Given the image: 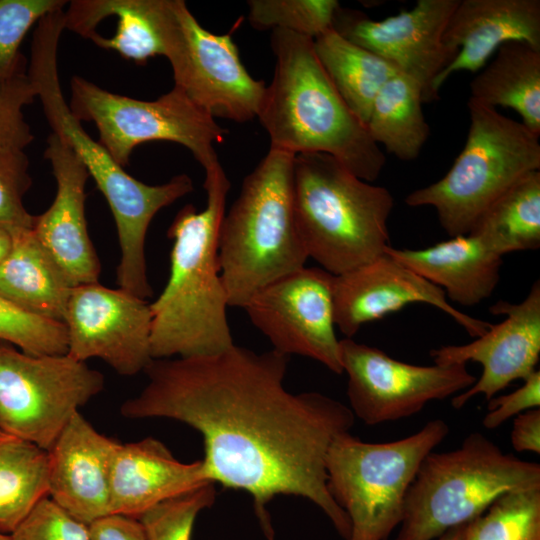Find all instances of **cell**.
<instances>
[{
  "mask_svg": "<svg viewBox=\"0 0 540 540\" xmlns=\"http://www.w3.org/2000/svg\"><path fill=\"white\" fill-rule=\"evenodd\" d=\"M289 356L236 346L214 355L152 359L142 391L120 408L126 418H168L203 436L208 479L248 492L269 540L266 505L278 495L306 498L349 540L351 525L327 488L326 456L355 416L319 392L284 386Z\"/></svg>",
  "mask_w": 540,
  "mask_h": 540,
  "instance_id": "1",
  "label": "cell"
},
{
  "mask_svg": "<svg viewBox=\"0 0 540 540\" xmlns=\"http://www.w3.org/2000/svg\"><path fill=\"white\" fill-rule=\"evenodd\" d=\"M230 186L220 162L205 170L206 207L197 211L192 204L185 205L168 229L173 241L170 274L150 303L153 359L214 355L234 345L218 262Z\"/></svg>",
  "mask_w": 540,
  "mask_h": 540,
  "instance_id": "2",
  "label": "cell"
},
{
  "mask_svg": "<svg viewBox=\"0 0 540 540\" xmlns=\"http://www.w3.org/2000/svg\"><path fill=\"white\" fill-rule=\"evenodd\" d=\"M64 11L43 17L33 34L28 76L52 133L76 154L112 211L121 250L116 276L119 288L141 298L152 297L145 259V239L153 217L193 191L187 174L161 185L145 184L120 166L107 149L92 139L71 112L59 79L57 52L64 30Z\"/></svg>",
  "mask_w": 540,
  "mask_h": 540,
  "instance_id": "3",
  "label": "cell"
},
{
  "mask_svg": "<svg viewBox=\"0 0 540 540\" xmlns=\"http://www.w3.org/2000/svg\"><path fill=\"white\" fill-rule=\"evenodd\" d=\"M270 44L275 71L257 115L270 148L328 154L358 178L374 182L386 156L333 85L313 39L275 29Z\"/></svg>",
  "mask_w": 540,
  "mask_h": 540,
  "instance_id": "4",
  "label": "cell"
},
{
  "mask_svg": "<svg viewBox=\"0 0 540 540\" xmlns=\"http://www.w3.org/2000/svg\"><path fill=\"white\" fill-rule=\"evenodd\" d=\"M294 157L270 148L224 214L218 262L229 306L243 308L265 286L305 267L293 205Z\"/></svg>",
  "mask_w": 540,
  "mask_h": 540,
  "instance_id": "5",
  "label": "cell"
},
{
  "mask_svg": "<svg viewBox=\"0 0 540 540\" xmlns=\"http://www.w3.org/2000/svg\"><path fill=\"white\" fill-rule=\"evenodd\" d=\"M293 205L308 254L337 276L385 253L394 198L324 153L294 157Z\"/></svg>",
  "mask_w": 540,
  "mask_h": 540,
  "instance_id": "6",
  "label": "cell"
},
{
  "mask_svg": "<svg viewBox=\"0 0 540 540\" xmlns=\"http://www.w3.org/2000/svg\"><path fill=\"white\" fill-rule=\"evenodd\" d=\"M540 488V465L504 453L480 432L447 452H430L406 495L395 540H436L470 523L502 495Z\"/></svg>",
  "mask_w": 540,
  "mask_h": 540,
  "instance_id": "7",
  "label": "cell"
},
{
  "mask_svg": "<svg viewBox=\"0 0 540 540\" xmlns=\"http://www.w3.org/2000/svg\"><path fill=\"white\" fill-rule=\"evenodd\" d=\"M465 145L444 177L411 192L405 203L431 206L450 236L469 233L510 187L540 170L539 136L524 124L473 100Z\"/></svg>",
  "mask_w": 540,
  "mask_h": 540,
  "instance_id": "8",
  "label": "cell"
},
{
  "mask_svg": "<svg viewBox=\"0 0 540 540\" xmlns=\"http://www.w3.org/2000/svg\"><path fill=\"white\" fill-rule=\"evenodd\" d=\"M448 434L447 422L434 419L385 443L364 442L349 431L335 437L326 456L327 488L349 518V540H388L422 461Z\"/></svg>",
  "mask_w": 540,
  "mask_h": 540,
  "instance_id": "9",
  "label": "cell"
},
{
  "mask_svg": "<svg viewBox=\"0 0 540 540\" xmlns=\"http://www.w3.org/2000/svg\"><path fill=\"white\" fill-rule=\"evenodd\" d=\"M69 107L79 121L95 123L98 141L122 167L128 165L137 145L170 141L186 147L207 170L219 163L214 145L228 133L175 87L156 100L145 101L73 76Z\"/></svg>",
  "mask_w": 540,
  "mask_h": 540,
  "instance_id": "10",
  "label": "cell"
},
{
  "mask_svg": "<svg viewBox=\"0 0 540 540\" xmlns=\"http://www.w3.org/2000/svg\"><path fill=\"white\" fill-rule=\"evenodd\" d=\"M104 387L101 372L70 355L33 356L0 342V431L48 450Z\"/></svg>",
  "mask_w": 540,
  "mask_h": 540,
  "instance_id": "11",
  "label": "cell"
},
{
  "mask_svg": "<svg viewBox=\"0 0 540 540\" xmlns=\"http://www.w3.org/2000/svg\"><path fill=\"white\" fill-rule=\"evenodd\" d=\"M165 54L175 88L214 119L247 122L257 117L263 81L246 70L231 34L204 29L183 0H166Z\"/></svg>",
  "mask_w": 540,
  "mask_h": 540,
  "instance_id": "12",
  "label": "cell"
},
{
  "mask_svg": "<svg viewBox=\"0 0 540 540\" xmlns=\"http://www.w3.org/2000/svg\"><path fill=\"white\" fill-rule=\"evenodd\" d=\"M340 358L348 376L349 408L371 426L413 416L477 380L466 365H414L351 338L340 340Z\"/></svg>",
  "mask_w": 540,
  "mask_h": 540,
  "instance_id": "13",
  "label": "cell"
},
{
  "mask_svg": "<svg viewBox=\"0 0 540 540\" xmlns=\"http://www.w3.org/2000/svg\"><path fill=\"white\" fill-rule=\"evenodd\" d=\"M333 283L334 275L324 269L303 267L259 290L243 309L274 350L314 359L342 374Z\"/></svg>",
  "mask_w": 540,
  "mask_h": 540,
  "instance_id": "14",
  "label": "cell"
},
{
  "mask_svg": "<svg viewBox=\"0 0 540 540\" xmlns=\"http://www.w3.org/2000/svg\"><path fill=\"white\" fill-rule=\"evenodd\" d=\"M63 323L67 354L79 361L98 358L118 374L133 376L153 359L150 303L121 288L98 282L73 287Z\"/></svg>",
  "mask_w": 540,
  "mask_h": 540,
  "instance_id": "15",
  "label": "cell"
},
{
  "mask_svg": "<svg viewBox=\"0 0 540 540\" xmlns=\"http://www.w3.org/2000/svg\"><path fill=\"white\" fill-rule=\"evenodd\" d=\"M458 3L418 0L412 9L381 20L340 6L333 29L393 63L417 82L423 103L432 102L439 98L433 91L435 78L456 56L445 46L443 34Z\"/></svg>",
  "mask_w": 540,
  "mask_h": 540,
  "instance_id": "16",
  "label": "cell"
},
{
  "mask_svg": "<svg viewBox=\"0 0 540 540\" xmlns=\"http://www.w3.org/2000/svg\"><path fill=\"white\" fill-rule=\"evenodd\" d=\"M489 311L505 315L481 336L463 345H446L430 351L434 364L466 365L476 362L483 371L468 389L453 396L451 404L460 409L476 395L489 401L513 381L525 380L536 370L540 356V282L517 304L500 300Z\"/></svg>",
  "mask_w": 540,
  "mask_h": 540,
  "instance_id": "17",
  "label": "cell"
},
{
  "mask_svg": "<svg viewBox=\"0 0 540 540\" xmlns=\"http://www.w3.org/2000/svg\"><path fill=\"white\" fill-rule=\"evenodd\" d=\"M333 302L335 325L346 338H352L365 323L411 303L434 306L474 338L491 325L457 310L441 288L386 253L350 272L334 276Z\"/></svg>",
  "mask_w": 540,
  "mask_h": 540,
  "instance_id": "18",
  "label": "cell"
},
{
  "mask_svg": "<svg viewBox=\"0 0 540 540\" xmlns=\"http://www.w3.org/2000/svg\"><path fill=\"white\" fill-rule=\"evenodd\" d=\"M44 157L50 162L57 191L50 207L35 216L33 233L73 287L98 282L101 264L85 217L89 173L73 150L54 133L47 139Z\"/></svg>",
  "mask_w": 540,
  "mask_h": 540,
  "instance_id": "19",
  "label": "cell"
},
{
  "mask_svg": "<svg viewBox=\"0 0 540 540\" xmlns=\"http://www.w3.org/2000/svg\"><path fill=\"white\" fill-rule=\"evenodd\" d=\"M120 444L77 412L47 450L48 496L87 525L111 514V469Z\"/></svg>",
  "mask_w": 540,
  "mask_h": 540,
  "instance_id": "20",
  "label": "cell"
},
{
  "mask_svg": "<svg viewBox=\"0 0 540 540\" xmlns=\"http://www.w3.org/2000/svg\"><path fill=\"white\" fill-rule=\"evenodd\" d=\"M511 41L540 50L539 0H459L443 34L445 46L456 56L435 78L433 91L438 95L456 72L481 70Z\"/></svg>",
  "mask_w": 540,
  "mask_h": 540,
  "instance_id": "21",
  "label": "cell"
},
{
  "mask_svg": "<svg viewBox=\"0 0 540 540\" xmlns=\"http://www.w3.org/2000/svg\"><path fill=\"white\" fill-rule=\"evenodd\" d=\"M208 482L204 463L178 461L158 439L120 444L110 478V512L139 519L155 505Z\"/></svg>",
  "mask_w": 540,
  "mask_h": 540,
  "instance_id": "22",
  "label": "cell"
},
{
  "mask_svg": "<svg viewBox=\"0 0 540 540\" xmlns=\"http://www.w3.org/2000/svg\"><path fill=\"white\" fill-rule=\"evenodd\" d=\"M166 0H73L64 28L144 64L165 54Z\"/></svg>",
  "mask_w": 540,
  "mask_h": 540,
  "instance_id": "23",
  "label": "cell"
},
{
  "mask_svg": "<svg viewBox=\"0 0 540 540\" xmlns=\"http://www.w3.org/2000/svg\"><path fill=\"white\" fill-rule=\"evenodd\" d=\"M385 253L441 288L447 299L473 306L490 297L500 279L502 257L470 234L412 250L388 246Z\"/></svg>",
  "mask_w": 540,
  "mask_h": 540,
  "instance_id": "24",
  "label": "cell"
},
{
  "mask_svg": "<svg viewBox=\"0 0 540 540\" xmlns=\"http://www.w3.org/2000/svg\"><path fill=\"white\" fill-rule=\"evenodd\" d=\"M10 232L12 246L0 264V295L32 314L63 322L73 286L32 229Z\"/></svg>",
  "mask_w": 540,
  "mask_h": 540,
  "instance_id": "25",
  "label": "cell"
},
{
  "mask_svg": "<svg viewBox=\"0 0 540 540\" xmlns=\"http://www.w3.org/2000/svg\"><path fill=\"white\" fill-rule=\"evenodd\" d=\"M470 100L515 110L540 135V50L525 42L501 45L470 83Z\"/></svg>",
  "mask_w": 540,
  "mask_h": 540,
  "instance_id": "26",
  "label": "cell"
},
{
  "mask_svg": "<svg viewBox=\"0 0 540 540\" xmlns=\"http://www.w3.org/2000/svg\"><path fill=\"white\" fill-rule=\"evenodd\" d=\"M314 50L333 85L366 125L381 88L400 71L383 57L349 41L333 28L313 39Z\"/></svg>",
  "mask_w": 540,
  "mask_h": 540,
  "instance_id": "27",
  "label": "cell"
},
{
  "mask_svg": "<svg viewBox=\"0 0 540 540\" xmlns=\"http://www.w3.org/2000/svg\"><path fill=\"white\" fill-rule=\"evenodd\" d=\"M470 235L503 256L540 247V170L517 181L475 222Z\"/></svg>",
  "mask_w": 540,
  "mask_h": 540,
  "instance_id": "28",
  "label": "cell"
},
{
  "mask_svg": "<svg viewBox=\"0 0 540 540\" xmlns=\"http://www.w3.org/2000/svg\"><path fill=\"white\" fill-rule=\"evenodd\" d=\"M420 86L399 72L377 94L366 127L372 139L398 159H416L430 128L422 110Z\"/></svg>",
  "mask_w": 540,
  "mask_h": 540,
  "instance_id": "29",
  "label": "cell"
},
{
  "mask_svg": "<svg viewBox=\"0 0 540 540\" xmlns=\"http://www.w3.org/2000/svg\"><path fill=\"white\" fill-rule=\"evenodd\" d=\"M48 496L47 451L0 435V532L10 534Z\"/></svg>",
  "mask_w": 540,
  "mask_h": 540,
  "instance_id": "30",
  "label": "cell"
},
{
  "mask_svg": "<svg viewBox=\"0 0 540 540\" xmlns=\"http://www.w3.org/2000/svg\"><path fill=\"white\" fill-rule=\"evenodd\" d=\"M463 540H540V488L499 497L468 523Z\"/></svg>",
  "mask_w": 540,
  "mask_h": 540,
  "instance_id": "31",
  "label": "cell"
},
{
  "mask_svg": "<svg viewBox=\"0 0 540 540\" xmlns=\"http://www.w3.org/2000/svg\"><path fill=\"white\" fill-rule=\"evenodd\" d=\"M248 19L259 30H286L315 39L333 28L337 0H250Z\"/></svg>",
  "mask_w": 540,
  "mask_h": 540,
  "instance_id": "32",
  "label": "cell"
},
{
  "mask_svg": "<svg viewBox=\"0 0 540 540\" xmlns=\"http://www.w3.org/2000/svg\"><path fill=\"white\" fill-rule=\"evenodd\" d=\"M0 342L33 356L66 354L68 346L63 322L25 311L1 295Z\"/></svg>",
  "mask_w": 540,
  "mask_h": 540,
  "instance_id": "33",
  "label": "cell"
},
{
  "mask_svg": "<svg viewBox=\"0 0 540 540\" xmlns=\"http://www.w3.org/2000/svg\"><path fill=\"white\" fill-rule=\"evenodd\" d=\"M65 0H0V78L26 72L21 43L46 15L62 10Z\"/></svg>",
  "mask_w": 540,
  "mask_h": 540,
  "instance_id": "34",
  "label": "cell"
},
{
  "mask_svg": "<svg viewBox=\"0 0 540 540\" xmlns=\"http://www.w3.org/2000/svg\"><path fill=\"white\" fill-rule=\"evenodd\" d=\"M215 496L214 483L208 482L155 505L139 520L149 540H191L198 513L210 507Z\"/></svg>",
  "mask_w": 540,
  "mask_h": 540,
  "instance_id": "35",
  "label": "cell"
},
{
  "mask_svg": "<svg viewBox=\"0 0 540 540\" xmlns=\"http://www.w3.org/2000/svg\"><path fill=\"white\" fill-rule=\"evenodd\" d=\"M37 98L27 72L0 78V153L24 151L33 141L23 108Z\"/></svg>",
  "mask_w": 540,
  "mask_h": 540,
  "instance_id": "36",
  "label": "cell"
},
{
  "mask_svg": "<svg viewBox=\"0 0 540 540\" xmlns=\"http://www.w3.org/2000/svg\"><path fill=\"white\" fill-rule=\"evenodd\" d=\"M31 184L29 159L25 152H1L0 227L9 231L33 228L35 216L26 210L23 202Z\"/></svg>",
  "mask_w": 540,
  "mask_h": 540,
  "instance_id": "37",
  "label": "cell"
},
{
  "mask_svg": "<svg viewBox=\"0 0 540 540\" xmlns=\"http://www.w3.org/2000/svg\"><path fill=\"white\" fill-rule=\"evenodd\" d=\"M9 537L10 540H90L88 525L49 496L31 509Z\"/></svg>",
  "mask_w": 540,
  "mask_h": 540,
  "instance_id": "38",
  "label": "cell"
},
{
  "mask_svg": "<svg viewBox=\"0 0 540 540\" xmlns=\"http://www.w3.org/2000/svg\"><path fill=\"white\" fill-rule=\"evenodd\" d=\"M540 406V372L535 370L515 391L493 397L482 420L486 429H495L517 415Z\"/></svg>",
  "mask_w": 540,
  "mask_h": 540,
  "instance_id": "39",
  "label": "cell"
},
{
  "mask_svg": "<svg viewBox=\"0 0 540 540\" xmlns=\"http://www.w3.org/2000/svg\"><path fill=\"white\" fill-rule=\"evenodd\" d=\"M90 540H149L137 518L111 513L88 525Z\"/></svg>",
  "mask_w": 540,
  "mask_h": 540,
  "instance_id": "40",
  "label": "cell"
},
{
  "mask_svg": "<svg viewBox=\"0 0 540 540\" xmlns=\"http://www.w3.org/2000/svg\"><path fill=\"white\" fill-rule=\"evenodd\" d=\"M512 447L517 452L540 454V409L525 411L514 417L510 434Z\"/></svg>",
  "mask_w": 540,
  "mask_h": 540,
  "instance_id": "41",
  "label": "cell"
},
{
  "mask_svg": "<svg viewBox=\"0 0 540 540\" xmlns=\"http://www.w3.org/2000/svg\"><path fill=\"white\" fill-rule=\"evenodd\" d=\"M12 246L11 232L3 227H0V264L7 257Z\"/></svg>",
  "mask_w": 540,
  "mask_h": 540,
  "instance_id": "42",
  "label": "cell"
},
{
  "mask_svg": "<svg viewBox=\"0 0 540 540\" xmlns=\"http://www.w3.org/2000/svg\"><path fill=\"white\" fill-rule=\"evenodd\" d=\"M467 525L468 524L454 527L448 530L447 532H445L436 540H463Z\"/></svg>",
  "mask_w": 540,
  "mask_h": 540,
  "instance_id": "43",
  "label": "cell"
},
{
  "mask_svg": "<svg viewBox=\"0 0 540 540\" xmlns=\"http://www.w3.org/2000/svg\"><path fill=\"white\" fill-rule=\"evenodd\" d=\"M0 540H10L9 534L0 532Z\"/></svg>",
  "mask_w": 540,
  "mask_h": 540,
  "instance_id": "44",
  "label": "cell"
},
{
  "mask_svg": "<svg viewBox=\"0 0 540 540\" xmlns=\"http://www.w3.org/2000/svg\"><path fill=\"white\" fill-rule=\"evenodd\" d=\"M3 434V432L0 431V435Z\"/></svg>",
  "mask_w": 540,
  "mask_h": 540,
  "instance_id": "45",
  "label": "cell"
}]
</instances>
